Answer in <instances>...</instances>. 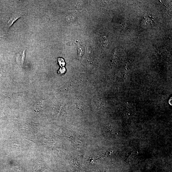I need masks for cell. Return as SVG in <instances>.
I'll return each mask as SVG.
<instances>
[{
	"instance_id": "1",
	"label": "cell",
	"mask_w": 172,
	"mask_h": 172,
	"mask_svg": "<svg viewBox=\"0 0 172 172\" xmlns=\"http://www.w3.org/2000/svg\"><path fill=\"white\" fill-rule=\"evenodd\" d=\"M24 14L20 13H14L11 15L10 19L7 23V27L8 29H10L13 25L15 21L19 19Z\"/></svg>"
},
{
	"instance_id": "2",
	"label": "cell",
	"mask_w": 172,
	"mask_h": 172,
	"mask_svg": "<svg viewBox=\"0 0 172 172\" xmlns=\"http://www.w3.org/2000/svg\"><path fill=\"white\" fill-rule=\"evenodd\" d=\"M75 43L77 45L78 51V57L80 59L84 54L85 48L78 41H76Z\"/></svg>"
},
{
	"instance_id": "3",
	"label": "cell",
	"mask_w": 172,
	"mask_h": 172,
	"mask_svg": "<svg viewBox=\"0 0 172 172\" xmlns=\"http://www.w3.org/2000/svg\"><path fill=\"white\" fill-rule=\"evenodd\" d=\"M58 61L59 62L60 66H63L65 65V63L64 60L62 58H59L58 59Z\"/></svg>"
},
{
	"instance_id": "4",
	"label": "cell",
	"mask_w": 172,
	"mask_h": 172,
	"mask_svg": "<svg viewBox=\"0 0 172 172\" xmlns=\"http://www.w3.org/2000/svg\"><path fill=\"white\" fill-rule=\"evenodd\" d=\"M63 70H66V69L65 68H63V69H61L60 70H59V71L60 72V73H63L64 72L63 71Z\"/></svg>"
}]
</instances>
